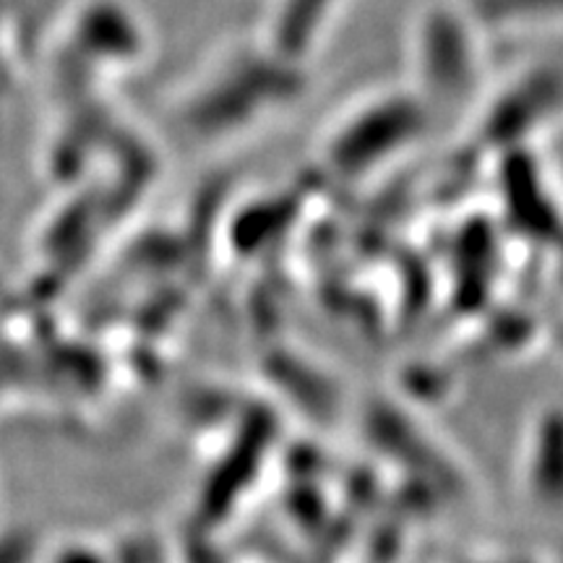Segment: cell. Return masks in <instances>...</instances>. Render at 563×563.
I'll return each mask as SVG.
<instances>
[{
  "mask_svg": "<svg viewBox=\"0 0 563 563\" xmlns=\"http://www.w3.org/2000/svg\"><path fill=\"white\" fill-rule=\"evenodd\" d=\"M350 0H269L274 47L282 53H302L316 45Z\"/></svg>",
  "mask_w": 563,
  "mask_h": 563,
  "instance_id": "1",
  "label": "cell"
}]
</instances>
